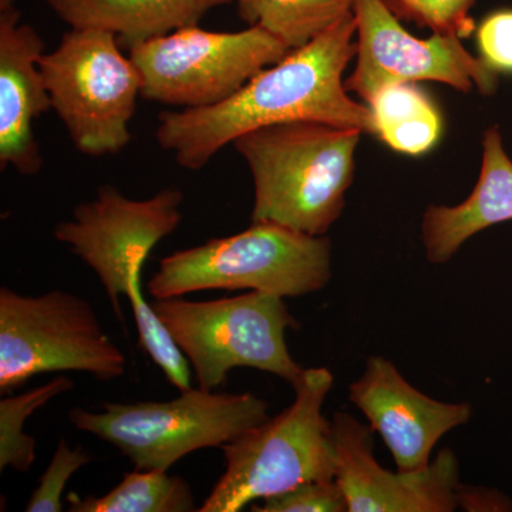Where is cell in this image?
I'll return each mask as SVG.
<instances>
[{
	"label": "cell",
	"instance_id": "cell-1",
	"mask_svg": "<svg viewBox=\"0 0 512 512\" xmlns=\"http://www.w3.org/2000/svg\"><path fill=\"white\" fill-rule=\"evenodd\" d=\"M355 12L266 67L217 106L163 111L156 138L185 170L198 171L242 134L272 124L318 121L373 133L369 106L349 96L343 73L356 56Z\"/></svg>",
	"mask_w": 512,
	"mask_h": 512
},
{
	"label": "cell",
	"instance_id": "cell-2",
	"mask_svg": "<svg viewBox=\"0 0 512 512\" xmlns=\"http://www.w3.org/2000/svg\"><path fill=\"white\" fill-rule=\"evenodd\" d=\"M362 131L318 121L256 128L232 143L254 180L252 222L325 237L346 205Z\"/></svg>",
	"mask_w": 512,
	"mask_h": 512
},
{
	"label": "cell",
	"instance_id": "cell-3",
	"mask_svg": "<svg viewBox=\"0 0 512 512\" xmlns=\"http://www.w3.org/2000/svg\"><path fill=\"white\" fill-rule=\"evenodd\" d=\"M332 278V244L274 222H252L161 259L147 291L157 299L201 291H258L299 298L322 291Z\"/></svg>",
	"mask_w": 512,
	"mask_h": 512
},
{
	"label": "cell",
	"instance_id": "cell-4",
	"mask_svg": "<svg viewBox=\"0 0 512 512\" xmlns=\"http://www.w3.org/2000/svg\"><path fill=\"white\" fill-rule=\"evenodd\" d=\"M333 383L328 367L305 369L288 409L225 444V473L198 511L239 512L306 481L335 480L330 420L322 412Z\"/></svg>",
	"mask_w": 512,
	"mask_h": 512
},
{
	"label": "cell",
	"instance_id": "cell-5",
	"mask_svg": "<svg viewBox=\"0 0 512 512\" xmlns=\"http://www.w3.org/2000/svg\"><path fill=\"white\" fill-rule=\"evenodd\" d=\"M170 402L106 403L101 412L70 410L77 430L106 441L136 470L168 471L188 454L222 448L269 419L252 393L191 389Z\"/></svg>",
	"mask_w": 512,
	"mask_h": 512
},
{
	"label": "cell",
	"instance_id": "cell-6",
	"mask_svg": "<svg viewBox=\"0 0 512 512\" xmlns=\"http://www.w3.org/2000/svg\"><path fill=\"white\" fill-rule=\"evenodd\" d=\"M153 308L190 362L200 389H217L238 367L271 373L292 387L305 372L286 345V330L301 323L282 296L249 291L204 302L157 299Z\"/></svg>",
	"mask_w": 512,
	"mask_h": 512
},
{
	"label": "cell",
	"instance_id": "cell-7",
	"mask_svg": "<svg viewBox=\"0 0 512 512\" xmlns=\"http://www.w3.org/2000/svg\"><path fill=\"white\" fill-rule=\"evenodd\" d=\"M39 66L52 109L77 151L101 157L128 146L141 77L114 33L72 28Z\"/></svg>",
	"mask_w": 512,
	"mask_h": 512
},
{
	"label": "cell",
	"instance_id": "cell-8",
	"mask_svg": "<svg viewBox=\"0 0 512 512\" xmlns=\"http://www.w3.org/2000/svg\"><path fill=\"white\" fill-rule=\"evenodd\" d=\"M126 367V355L104 332L86 299L60 289L40 296L0 289L3 396L43 373L83 372L113 382Z\"/></svg>",
	"mask_w": 512,
	"mask_h": 512
},
{
	"label": "cell",
	"instance_id": "cell-9",
	"mask_svg": "<svg viewBox=\"0 0 512 512\" xmlns=\"http://www.w3.org/2000/svg\"><path fill=\"white\" fill-rule=\"evenodd\" d=\"M292 50L259 26L208 32L192 26L131 47L141 97L170 107L205 109L234 96Z\"/></svg>",
	"mask_w": 512,
	"mask_h": 512
},
{
	"label": "cell",
	"instance_id": "cell-10",
	"mask_svg": "<svg viewBox=\"0 0 512 512\" xmlns=\"http://www.w3.org/2000/svg\"><path fill=\"white\" fill-rule=\"evenodd\" d=\"M183 201L177 188L131 200L107 184L93 201L74 208L70 220L57 225L55 238L92 269L121 322L120 299L143 292L144 264L158 242L180 227Z\"/></svg>",
	"mask_w": 512,
	"mask_h": 512
},
{
	"label": "cell",
	"instance_id": "cell-11",
	"mask_svg": "<svg viewBox=\"0 0 512 512\" xmlns=\"http://www.w3.org/2000/svg\"><path fill=\"white\" fill-rule=\"evenodd\" d=\"M355 18L357 60L345 87L366 103L400 83L439 82L461 93L476 87L484 96L497 89L498 73L467 52L460 36L417 39L383 0H356Z\"/></svg>",
	"mask_w": 512,
	"mask_h": 512
},
{
	"label": "cell",
	"instance_id": "cell-12",
	"mask_svg": "<svg viewBox=\"0 0 512 512\" xmlns=\"http://www.w3.org/2000/svg\"><path fill=\"white\" fill-rule=\"evenodd\" d=\"M375 430L352 414L330 420L335 480L348 512H453L460 507V466L443 448L429 466L389 471L375 457Z\"/></svg>",
	"mask_w": 512,
	"mask_h": 512
},
{
	"label": "cell",
	"instance_id": "cell-13",
	"mask_svg": "<svg viewBox=\"0 0 512 512\" xmlns=\"http://www.w3.org/2000/svg\"><path fill=\"white\" fill-rule=\"evenodd\" d=\"M349 400L380 434L400 471L429 466L437 443L473 417L470 403L431 399L383 356L367 357L362 375L349 386Z\"/></svg>",
	"mask_w": 512,
	"mask_h": 512
},
{
	"label": "cell",
	"instance_id": "cell-14",
	"mask_svg": "<svg viewBox=\"0 0 512 512\" xmlns=\"http://www.w3.org/2000/svg\"><path fill=\"white\" fill-rule=\"evenodd\" d=\"M16 0H0V168L37 175L43 157L33 123L52 109L40 72L42 36L20 23Z\"/></svg>",
	"mask_w": 512,
	"mask_h": 512
},
{
	"label": "cell",
	"instance_id": "cell-15",
	"mask_svg": "<svg viewBox=\"0 0 512 512\" xmlns=\"http://www.w3.org/2000/svg\"><path fill=\"white\" fill-rule=\"evenodd\" d=\"M512 221V161L497 127L484 133L480 178L466 201L456 207L430 205L421 222L426 258L446 264L458 249L493 225Z\"/></svg>",
	"mask_w": 512,
	"mask_h": 512
},
{
	"label": "cell",
	"instance_id": "cell-16",
	"mask_svg": "<svg viewBox=\"0 0 512 512\" xmlns=\"http://www.w3.org/2000/svg\"><path fill=\"white\" fill-rule=\"evenodd\" d=\"M72 28L109 30L121 47H131L200 25L212 9L234 0H46Z\"/></svg>",
	"mask_w": 512,
	"mask_h": 512
},
{
	"label": "cell",
	"instance_id": "cell-17",
	"mask_svg": "<svg viewBox=\"0 0 512 512\" xmlns=\"http://www.w3.org/2000/svg\"><path fill=\"white\" fill-rule=\"evenodd\" d=\"M367 106L373 134L397 153L421 156L439 141L443 130L440 111L414 83L383 87Z\"/></svg>",
	"mask_w": 512,
	"mask_h": 512
},
{
	"label": "cell",
	"instance_id": "cell-18",
	"mask_svg": "<svg viewBox=\"0 0 512 512\" xmlns=\"http://www.w3.org/2000/svg\"><path fill=\"white\" fill-rule=\"evenodd\" d=\"M239 18L278 37L291 50L355 12L356 0H234Z\"/></svg>",
	"mask_w": 512,
	"mask_h": 512
},
{
	"label": "cell",
	"instance_id": "cell-19",
	"mask_svg": "<svg viewBox=\"0 0 512 512\" xmlns=\"http://www.w3.org/2000/svg\"><path fill=\"white\" fill-rule=\"evenodd\" d=\"M72 512H192L198 511L190 484L167 471L134 470L110 493L94 497L67 495Z\"/></svg>",
	"mask_w": 512,
	"mask_h": 512
},
{
	"label": "cell",
	"instance_id": "cell-20",
	"mask_svg": "<svg viewBox=\"0 0 512 512\" xmlns=\"http://www.w3.org/2000/svg\"><path fill=\"white\" fill-rule=\"evenodd\" d=\"M73 387L70 377L57 376L29 392L8 394L0 400V470L9 467L18 473H28L36 460V440L23 431L26 421Z\"/></svg>",
	"mask_w": 512,
	"mask_h": 512
},
{
	"label": "cell",
	"instance_id": "cell-21",
	"mask_svg": "<svg viewBox=\"0 0 512 512\" xmlns=\"http://www.w3.org/2000/svg\"><path fill=\"white\" fill-rule=\"evenodd\" d=\"M128 301L136 319L141 348L146 350L147 355L160 367L161 372L175 389L180 392L191 389L190 362L165 328L163 320L158 318L153 305L146 301L143 292L131 296Z\"/></svg>",
	"mask_w": 512,
	"mask_h": 512
},
{
	"label": "cell",
	"instance_id": "cell-22",
	"mask_svg": "<svg viewBox=\"0 0 512 512\" xmlns=\"http://www.w3.org/2000/svg\"><path fill=\"white\" fill-rule=\"evenodd\" d=\"M399 19L429 28L436 35L466 37L474 30L470 10L477 0H383Z\"/></svg>",
	"mask_w": 512,
	"mask_h": 512
},
{
	"label": "cell",
	"instance_id": "cell-23",
	"mask_svg": "<svg viewBox=\"0 0 512 512\" xmlns=\"http://www.w3.org/2000/svg\"><path fill=\"white\" fill-rule=\"evenodd\" d=\"M90 461L92 454L86 448L80 444L72 447L66 439L60 440L49 466L40 477L39 485L30 495L26 512H62L66 484Z\"/></svg>",
	"mask_w": 512,
	"mask_h": 512
},
{
	"label": "cell",
	"instance_id": "cell-24",
	"mask_svg": "<svg viewBox=\"0 0 512 512\" xmlns=\"http://www.w3.org/2000/svg\"><path fill=\"white\" fill-rule=\"evenodd\" d=\"M251 505L254 512H348L345 497L336 480L306 481Z\"/></svg>",
	"mask_w": 512,
	"mask_h": 512
},
{
	"label": "cell",
	"instance_id": "cell-25",
	"mask_svg": "<svg viewBox=\"0 0 512 512\" xmlns=\"http://www.w3.org/2000/svg\"><path fill=\"white\" fill-rule=\"evenodd\" d=\"M481 59L497 73H512V10H498L477 29Z\"/></svg>",
	"mask_w": 512,
	"mask_h": 512
},
{
	"label": "cell",
	"instance_id": "cell-26",
	"mask_svg": "<svg viewBox=\"0 0 512 512\" xmlns=\"http://www.w3.org/2000/svg\"><path fill=\"white\" fill-rule=\"evenodd\" d=\"M460 507L466 511H512V501L494 488L460 487Z\"/></svg>",
	"mask_w": 512,
	"mask_h": 512
}]
</instances>
